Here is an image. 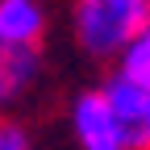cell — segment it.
I'll use <instances>...</instances> for the list:
<instances>
[{
    "label": "cell",
    "mask_w": 150,
    "mask_h": 150,
    "mask_svg": "<svg viewBox=\"0 0 150 150\" xmlns=\"http://www.w3.org/2000/svg\"><path fill=\"white\" fill-rule=\"evenodd\" d=\"M150 21V0H79L71 8V33L88 59H117Z\"/></svg>",
    "instance_id": "1"
},
{
    "label": "cell",
    "mask_w": 150,
    "mask_h": 150,
    "mask_svg": "<svg viewBox=\"0 0 150 150\" xmlns=\"http://www.w3.org/2000/svg\"><path fill=\"white\" fill-rule=\"evenodd\" d=\"M104 96H108V108L117 117V129H121V146L125 150H150V83H138L129 75H108Z\"/></svg>",
    "instance_id": "2"
},
{
    "label": "cell",
    "mask_w": 150,
    "mask_h": 150,
    "mask_svg": "<svg viewBox=\"0 0 150 150\" xmlns=\"http://www.w3.org/2000/svg\"><path fill=\"white\" fill-rule=\"evenodd\" d=\"M71 134L79 150H125L104 88H83L71 100Z\"/></svg>",
    "instance_id": "3"
},
{
    "label": "cell",
    "mask_w": 150,
    "mask_h": 150,
    "mask_svg": "<svg viewBox=\"0 0 150 150\" xmlns=\"http://www.w3.org/2000/svg\"><path fill=\"white\" fill-rule=\"evenodd\" d=\"M50 13L38 0H0V42L4 46H21V50H38L46 38Z\"/></svg>",
    "instance_id": "4"
},
{
    "label": "cell",
    "mask_w": 150,
    "mask_h": 150,
    "mask_svg": "<svg viewBox=\"0 0 150 150\" xmlns=\"http://www.w3.org/2000/svg\"><path fill=\"white\" fill-rule=\"evenodd\" d=\"M42 71V50H21L0 42V100H13L38 79Z\"/></svg>",
    "instance_id": "5"
},
{
    "label": "cell",
    "mask_w": 150,
    "mask_h": 150,
    "mask_svg": "<svg viewBox=\"0 0 150 150\" xmlns=\"http://www.w3.org/2000/svg\"><path fill=\"white\" fill-rule=\"evenodd\" d=\"M121 75H129V79H138V83H150V21L142 25V33L129 42V50L121 54Z\"/></svg>",
    "instance_id": "6"
},
{
    "label": "cell",
    "mask_w": 150,
    "mask_h": 150,
    "mask_svg": "<svg viewBox=\"0 0 150 150\" xmlns=\"http://www.w3.org/2000/svg\"><path fill=\"white\" fill-rule=\"evenodd\" d=\"M0 150H33L29 129L17 125V121H4V125H0Z\"/></svg>",
    "instance_id": "7"
},
{
    "label": "cell",
    "mask_w": 150,
    "mask_h": 150,
    "mask_svg": "<svg viewBox=\"0 0 150 150\" xmlns=\"http://www.w3.org/2000/svg\"><path fill=\"white\" fill-rule=\"evenodd\" d=\"M0 125H4V121H0Z\"/></svg>",
    "instance_id": "8"
}]
</instances>
